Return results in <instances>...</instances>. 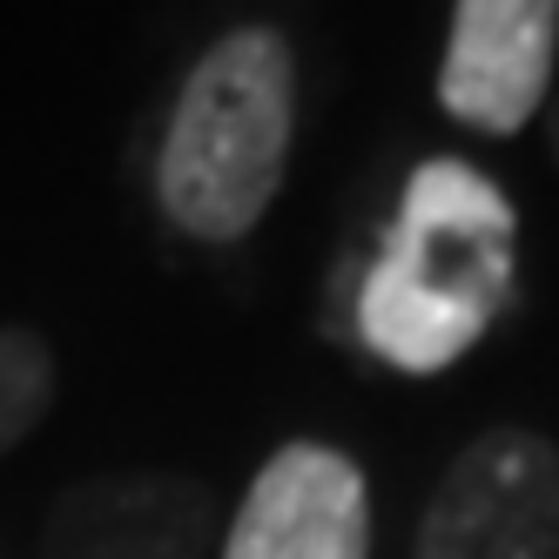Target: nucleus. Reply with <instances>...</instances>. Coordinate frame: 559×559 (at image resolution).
Segmentation results:
<instances>
[{
	"instance_id": "7ed1b4c3",
	"label": "nucleus",
	"mask_w": 559,
	"mask_h": 559,
	"mask_svg": "<svg viewBox=\"0 0 559 559\" xmlns=\"http://www.w3.org/2000/svg\"><path fill=\"white\" fill-rule=\"evenodd\" d=\"M412 559H559V445L492 425L445 465Z\"/></svg>"
},
{
	"instance_id": "f257e3e1",
	"label": "nucleus",
	"mask_w": 559,
	"mask_h": 559,
	"mask_svg": "<svg viewBox=\"0 0 559 559\" xmlns=\"http://www.w3.org/2000/svg\"><path fill=\"white\" fill-rule=\"evenodd\" d=\"M512 203L459 155H431L397 195V223L357 290V331L391 371L431 378L492 331L512 297Z\"/></svg>"
},
{
	"instance_id": "6e6552de",
	"label": "nucleus",
	"mask_w": 559,
	"mask_h": 559,
	"mask_svg": "<svg viewBox=\"0 0 559 559\" xmlns=\"http://www.w3.org/2000/svg\"><path fill=\"white\" fill-rule=\"evenodd\" d=\"M546 135H552V163H559V95L546 102Z\"/></svg>"
},
{
	"instance_id": "0eeeda50",
	"label": "nucleus",
	"mask_w": 559,
	"mask_h": 559,
	"mask_svg": "<svg viewBox=\"0 0 559 559\" xmlns=\"http://www.w3.org/2000/svg\"><path fill=\"white\" fill-rule=\"evenodd\" d=\"M55 384H61L55 344L34 324H0V459L55 412Z\"/></svg>"
},
{
	"instance_id": "f03ea898",
	"label": "nucleus",
	"mask_w": 559,
	"mask_h": 559,
	"mask_svg": "<svg viewBox=\"0 0 559 559\" xmlns=\"http://www.w3.org/2000/svg\"><path fill=\"white\" fill-rule=\"evenodd\" d=\"M297 55L276 27H229L176 95L155 195L195 243H236L263 223L290 169Z\"/></svg>"
},
{
	"instance_id": "423d86ee",
	"label": "nucleus",
	"mask_w": 559,
	"mask_h": 559,
	"mask_svg": "<svg viewBox=\"0 0 559 559\" xmlns=\"http://www.w3.org/2000/svg\"><path fill=\"white\" fill-rule=\"evenodd\" d=\"M552 55L559 0H459L438 61V102L478 135H519L546 108Z\"/></svg>"
},
{
	"instance_id": "20e7f679",
	"label": "nucleus",
	"mask_w": 559,
	"mask_h": 559,
	"mask_svg": "<svg viewBox=\"0 0 559 559\" xmlns=\"http://www.w3.org/2000/svg\"><path fill=\"white\" fill-rule=\"evenodd\" d=\"M216 546V492L189 472H95L55 492L41 559H203Z\"/></svg>"
},
{
	"instance_id": "39448f33",
	"label": "nucleus",
	"mask_w": 559,
	"mask_h": 559,
	"mask_svg": "<svg viewBox=\"0 0 559 559\" xmlns=\"http://www.w3.org/2000/svg\"><path fill=\"white\" fill-rule=\"evenodd\" d=\"M223 559H371V492L344 452L297 438L236 506Z\"/></svg>"
}]
</instances>
